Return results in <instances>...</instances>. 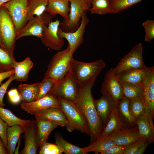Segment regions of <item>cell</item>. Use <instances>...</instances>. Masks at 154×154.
<instances>
[{
    "instance_id": "cell-1",
    "label": "cell",
    "mask_w": 154,
    "mask_h": 154,
    "mask_svg": "<svg viewBox=\"0 0 154 154\" xmlns=\"http://www.w3.org/2000/svg\"><path fill=\"white\" fill-rule=\"evenodd\" d=\"M95 80L80 85L74 103L86 121L90 130V143L99 137L104 127L95 108L92 88Z\"/></svg>"
},
{
    "instance_id": "cell-2",
    "label": "cell",
    "mask_w": 154,
    "mask_h": 154,
    "mask_svg": "<svg viewBox=\"0 0 154 154\" xmlns=\"http://www.w3.org/2000/svg\"><path fill=\"white\" fill-rule=\"evenodd\" d=\"M73 54L68 44L66 48L55 54L44 74V77L52 78L57 82L61 80L70 70Z\"/></svg>"
},
{
    "instance_id": "cell-3",
    "label": "cell",
    "mask_w": 154,
    "mask_h": 154,
    "mask_svg": "<svg viewBox=\"0 0 154 154\" xmlns=\"http://www.w3.org/2000/svg\"><path fill=\"white\" fill-rule=\"evenodd\" d=\"M106 66L102 60L91 62L77 60L73 58L71 62L70 71L80 85L96 78Z\"/></svg>"
},
{
    "instance_id": "cell-4",
    "label": "cell",
    "mask_w": 154,
    "mask_h": 154,
    "mask_svg": "<svg viewBox=\"0 0 154 154\" xmlns=\"http://www.w3.org/2000/svg\"><path fill=\"white\" fill-rule=\"evenodd\" d=\"M60 108L64 114L68 123L67 130L71 132L77 130L90 135V130L88 125L76 104L67 100L57 98Z\"/></svg>"
},
{
    "instance_id": "cell-5",
    "label": "cell",
    "mask_w": 154,
    "mask_h": 154,
    "mask_svg": "<svg viewBox=\"0 0 154 154\" xmlns=\"http://www.w3.org/2000/svg\"><path fill=\"white\" fill-rule=\"evenodd\" d=\"M70 3L67 18L60 22V27L63 31L73 32L79 27L82 17L91 7L88 0H68Z\"/></svg>"
},
{
    "instance_id": "cell-6",
    "label": "cell",
    "mask_w": 154,
    "mask_h": 154,
    "mask_svg": "<svg viewBox=\"0 0 154 154\" xmlns=\"http://www.w3.org/2000/svg\"><path fill=\"white\" fill-rule=\"evenodd\" d=\"M17 33L14 25L7 9L0 6V38L2 47L13 56Z\"/></svg>"
},
{
    "instance_id": "cell-7",
    "label": "cell",
    "mask_w": 154,
    "mask_h": 154,
    "mask_svg": "<svg viewBox=\"0 0 154 154\" xmlns=\"http://www.w3.org/2000/svg\"><path fill=\"white\" fill-rule=\"evenodd\" d=\"M80 85L70 71L58 82L48 95L75 103Z\"/></svg>"
},
{
    "instance_id": "cell-8",
    "label": "cell",
    "mask_w": 154,
    "mask_h": 154,
    "mask_svg": "<svg viewBox=\"0 0 154 154\" xmlns=\"http://www.w3.org/2000/svg\"><path fill=\"white\" fill-rule=\"evenodd\" d=\"M28 0H10L2 5L7 9L15 26L17 34L28 21Z\"/></svg>"
},
{
    "instance_id": "cell-9",
    "label": "cell",
    "mask_w": 154,
    "mask_h": 154,
    "mask_svg": "<svg viewBox=\"0 0 154 154\" xmlns=\"http://www.w3.org/2000/svg\"><path fill=\"white\" fill-rule=\"evenodd\" d=\"M143 47L140 43L134 46L113 68L114 75L129 70L147 68L143 59Z\"/></svg>"
},
{
    "instance_id": "cell-10",
    "label": "cell",
    "mask_w": 154,
    "mask_h": 154,
    "mask_svg": "<svg viewBox=\"0 0 154 154\" xmlns=\"http://www.w3.org/2000/svg\"><path fill=\"white\" fill-rule=\"evenodd\" d=\"M54 17L49 14L44 13L35 16L29 20L23 29L17 35L16 40L24 37L34 36L40 38L44 27L48 26Z\"/></svg>"
},
{
    "instance_id": "cell-11",
    "label": "cell",
    "mask_w": 154,
    "mask_h": 154,
    "mask_svg": "<svg viewBox=\"0 0 154 154\" xmlns=\"http://www.w3.org/2000/svg\"><path fill=\"white\" fill-rule=\"evenodd\" d=\"M86 13L83 14L80 25L75 31L71 32H64L61 29L60 26L58 29V36L67 40L70 50L73 54L84 41V36L86 28L89 21Z\"/></svg>"
},
{
    "instance_id": "cell-12",
    "label": "cell",
    "mask_w": 154,
    "mask_h": 154,
    "mask_svg": "<svg viewBox=\"0 0 154 154\" xmlns=\"http://www.w3.org/2000/svg\"><path fill=\"white\" fill-rule=\"evenodd\" d=\"M60 23L57 19L45 26L40 38L42 43L45 46L56 51L61 50L64 43V39L59 37L58 34Z\"/></svg>"
},
{
    "instance_id": "cell-13",
    "label": "cell",
    "mask_w": 154,
    "mask_h": 154,
    "mask_svg": "<svg viewBox=\"0 0 154 154\" xmlns=\"http://www.w3.org/2000/svg\"><path fill=\"white\" fill-rule=\"evenodd\" d=\"M101 92L102 95L110 97L116 104L123 97L121 86L115 76L113 68L108 70L105 74Z\"/></svg>"
},
{
    "instance_id": "cell-14",
    "label": "cell",
    "mask_w": 154,
    "mask_h": 154,
    "mask_svg": "<svg viewBox=\"0 0 154 154\" xmlns=\"http://www.w3.org/2000/svg\"><path fill=\"white\" fill-rule=\"evenodd\" d=\"M21 107L22 109L28 113L35 115L46 109L52 108H60V106L57 97L47 95L32 102H23L21 104Z\"/></svg>"
},
{
    "instance_id": "cell-15",
    "label": "cell",
    "mask_w": 154,
    "mask_h": 154,
    "mask_svg": "<svg viewBox=\"0 0 154 154\" xmlns=\"http://www.w3.org/2000/svg\"><path fill=\"white\" fill-rule=\"evenodd\" d=\"M107 137L117 145L127 146L141 139L138 127L123 128L110 134Z\"/></svg>"
},
{
    "instance_id": "cell-16",
    "label": "cell",
    "mask_w": 154,
    "mask_h": 154,
    "mask_svg": "<svg viewBox=\"0 0 154 154\" xmlns=\"http://www.w3.org/2000/svg\"><path fill=\"white\" fill-rule=\"evenodd\" d=\"M143 100L145 113L153 120L154 116V67L143 85Z\"/></svg>"
},
{
    "instance_id": "cell-17",
    "label": "cell",
    "mask_w": 154,
    "mask_h": 154,
    "mask_svg": "<svg viewBox=\"0 0 154 154\" xmlns=\"http://www.w3.org/2000/svg\"><path fill=\"white\" fill-rule=\"evenodd\" d=\"M153 67L154 66L144 69L130 70L114 75L119 81L143 86Z\"/></svg>"
},
{
    "instance_id": "cell-18",
    "label": "cell",
    "mask_w": 154,
    "mask_h": 154,
    "mask_svg": "<svg viewBox=\"0 0 154 154\" xmlns=\"http://www.w3.org/2000/svg\"><path fill=\"white\" fill-rule=\"evenodd\" d=\"M37 129L36 120L32 119L24 129L25 147L21 151L20 154H37L38 147L37 140Z\"/></svg>"
},
{
    "instance_id": "cell-19",
    "label": "cell",
    "mask_w": 154,
    "mask_h": 154,
    "mask_svg": "<svg viewBox=\"0 0 154 154\" xmlns=\"http://www.w3.org/2000/svg\"><path fill=\"white\" fill-rule=\"evenodd\" d=\"M126 128L129 127L119 115L117 105L114 102L108 121L98 138L107 137L119 129Z\"/></svg>"
},
{
    "instance_id": "cell-20",
    "label": "cell",
    "mask_w": 154,
    "mask_h": 154,
    "mask_svg": "<svg viewBox=\"0 0 154 154\" xmlns=\"http://www.w3.org/2000/svg\"><path fill=\"white\" fill-rule=\"evenodd\" d=\"M114 102L110 97L106 95H102L98 99L94 100L95 108L104 128L108 121Z\"/></svg>"
},
{
    "instance_id": "cell-21",
    "label": "cell",
    "mask_w": 154,
    "mask_h": 154,
    "mask_svg": "<svg viewBox=\"0 0 154 154\" xmlns=\"http://www.w3.org/2000/svg\"><path fill=\"white\" fill-rule=\"evenodd\" d=\"M140 136L150 143L154 141V126L153 121L145 113L135 121Z\"/></svg>"
},
{
    "instance_id": "cell-22",
    "label": "cell",
    "mask_w": 154,
    "mask_h": 154,
    "mask_svg": "<svg viewBox=\"0 0 154 154\" xmlns=\"http://www.w3.org/2000/svg\"><path fill=\"white\" fill-rule=\"evenodd\" d=\"M35 116L36 119L48 120L62 127H66L68 123L66 118L60 108H49Z\"/></svg>"
},
{
    "instance_id": "cell-23",
    "label": "cell",
    "mask_w": 154,
    "mask_h": 154,
    "mask_svg": "<svg viewBox=\"0 0 154 154\" xmlns=\"http://www.w3.org/2000/svg\"><path fill=\"white\" fill-rule=\"evenodd\" d=\"M37 127V140L38 147H40L47 142L51 131L58 125L49 120L43 119H36Z\"/></svg>"
},
{
    "instance_id": "cell-24",
    "label": "cell",
    "mask_w": 154,
    "mask_h": 154,
    "mask_svg": "<svg viewBox=\"0 0 154 154\" xmlns=\"http://www.w3.org/2000/svg\"><path fill=\"white\" fill-rule=\"evenodd\" d=\"M69 3L68 0H48L45 12L54 17L58 14L66 19L70 11Z\"/></svg>"
},
{
    "instance_id": "cell-25",
    "label": "cell",
    "mask_w": 154,
    "mask_h": 154,
    "mask_svg": "<svg viewBox=\"0 0 154 154\" xmlns=\"http://www.w3.org/2000/svg\"><path fill=\"white\" fill-rule=\"evenodd\" d=\"M33 65V61L29 57L21 62L15 61L13 65L15 80L19 81H26Z\"/></svg>"
},
{
    "instance_id": "cell-26",
    "label": "cell",
    "mask_w": 154,
    "mask_h": 154,
    "mask_svg": "<svg viewBox=\"0 0 154 154\" xmlns=\"http://www.w3.org/2000/svg\"><path fill=\"white\" fill-rule=\"evenodd\" d=\"M24 130L21 125L17 124L8 126L7 131V148L8 153L13 154L15 151L16 144L20 139Z\"/></svg>"
},
{
    "instance_id": "cell-27",
    "label": "cell",
    "mask_w": 154,
    "mask_h": 154,
    "mask_svg": "<svg viewBox=\"0 0 154 154\" xmlns=\"http://www.w3.org/2000/svg\"><path fill=\"white\" fill-rule=\"evenodd\" d=\"M40 82L28 84H21L18 89L21 99L24 102H29L37 99Z\"/></svg>"
},
{
    "instance_id": "cell-28",
    "label": "cell",
    "mask_w": 154,
    "mask_h": 154,
    "mask_svg": "<svg viewBox=\"0 0 154 154\" xmlns=\"http://www.w3.org/2000/svg\"><path fill=\"white\" fill-rule=\"evenodd\" d=\"M129 100L123 97L118 102L116 105L120 116L127 125L129 128L136 125L135 119L131 114L129 109Z\"/></svg>"
},
{
    "instance_id": "cell-29",
    "label": "cell",
    "mask_w": 154,
    "mask_h": 154,
    "mask_svg": "<svg viewBox=\"0 0 154 154\" xmlns=\"http://www.w3.org/2000/svg\"><path fill=\"white\" fill-rule=\"evenodd\" d=\"M118 81L122 87L123 97L129 100L143 98V86Z\"/></svg>"
},
{
    "instance_id": "cell-30",
    "label": "cell",
    "mask_w": 154,
    "mask_h": 154,
    "mask_svg": "<svg viewBox=\"0 0 154 154\" xmlns=\"http://www.w3.org/2000/svg\"><path fill=\"white\" fill-rule=\"evenodd\" d=\"M115 144L113 141L107 137H100L83 148L86 154L90 152L98 153H100Z\"/></svg>"
},
{
    "instance_id": "cell-31",
    "label": "cell",
    "mask_w": 154,
    "mask_h": 154,
    "mask_svg": "<svg viewBox=\"0 0 154 154\" xmlns=\"http://www.w3.org/2000/svg\"><path fill=\"white\" fill-rule=\"evenodd\" d=\"M48 0H28V21L35 16H40L45 12Z\"/></svg>"
},
{
    "instance_id": "cell-32",
    "label": "cell",
    "mask_w": 154,
    "mask_h": 154,
    "mask_svg": "<svg viewBox=\"0 0 154 154\" xmlns=\"http://www.w3.org/2000/svg\"><path fill=\"white\" fill-rule=\"evenodd\" d=\"M55 144L63 150L66 154H86L83 148L74 145L64 139L61 134L56 133L55 134Z\"/></svg>"
},
{
    "instance_id": "cell-33",
    "label": "cell",
    "mask_w": 154,
    "mask_h": 154,
    "mask_svg": "<svg viewBox=\"0 0 154 154\" xmlns=\"http://www.w3.org/2000/svg\"><path fill=\"white\" fill-rule=\"evenodd\" d=\"M0 117L7 123L8 126H11L18 124L22 126L23 129L31 121L19 118L9 110L0 107Z\"/></svg>"
},
{
    "instance_id": "cell-34",
    "label": "cell",
    "mask_w": 154,
    "mask_h": 154,
    "mask_svg": "<svg viewBox=\"0 0 154 154\" xmlns=\"http://www.w3.org/2000/svg\"><path fill=\"white\" fill-rule=\"evenodd\" d=\"M92 7L89 9L92 14L103 15L114 13L112 9L110 0H92Z\"/></svg>"
},
{
    "instance_id": "cell-35",
    "label": "cell",
    "mask_w": 154,
    "mask_h": 154,
    "mask_svg": "<svg viewBox=\"0 0 154 154\" xmlns=\"http://www.w3.org/2000/svg\"><path fill=\"white\" fill-rule=\"evenodd\" d=\"M15 61L14 56L7 50L0 46V71L1 72L11 70L13 69Z\"/></svg>"
},
{
    "instance_id": "cell-36",
    "label": "cell",
    "mask_w": 154,
    "mask_h": 154,
    "mask_svg": "<svg viewBox=\"0 0 154 154\" xmlns=\"http://www.w3.org/2000/svg\"><path fill=\"white\" fill-rule=\"evenodd\" d=\"M129 109L131 114L136 119L142 116L145 113L143 99L129 100Z\"/></svg>"
},
{
    "instance_id": "cell-37",
    "label": "cell",
    "mask_w": 154,
    "mask_h": 154,
    "mask_svg": "<svg viewBox=\"0 0 154 154\" xmlns=\"http://www.w3.org/2000/svg\"><path fill=\"white\" fill-rule=\"evenodd\" d=\"M143 0H110L111 6L114 13L128 9Z\"/></svg>"
},
{
    "instance_id": "cell-38",
    "label": "cell",
    "mask_w": 154,
    "mask_h": 154,
    "mask_svg": "<svg viewBox=\"0 0 154 154\" xmlns=\"http://www.w3.org/2000/svg\"><path fill=\"white\" fill-rule=\"evenodd\" d=\"M57 82L55 80L52 78H44L40 82L37 100L48 95Z\"/></svg>"
},
{
    "instance_id": "cell-39",
    "label": "cell",
    "mask_w": 154,
    "mask_h": 154,
    "mask_svg": "<svg viewBox=\"0 0 154 154\" xmlns=\"http://www.w3.org/2000/svg\"><path fill=\"white\" fill-rule=\"evenodd\" d=\"M40 147V154H62L63 153V150L60 146L47 142Z\"/></svg>"
},
{
    "instance_id": "cell-40",
    "label": "cell",
    "mask_w": 154,
    "mask_h": 154,
    "mask_svg": "<svg viewBox=\"0 0 154 154\" xmlns=\"http://www.w3.org/2000/svg\"><path fill=\"white\" fill-rule=\"evenodd\" d=\"M142 26L145 32V40L150 42L154 38V21L147 20L143 23Z\"/></svg>"
},
{
    "instance_id": "cell-41",
    "label": "cell",
    "mask_w": 154,
    "mask_h": 154,
    "mask_svg": "<svg viewBox=\"0 0 154 154\" xmlns=\"http://www.w3.org/2000/svg\"><path fill=\"white\" fill-rule=\"evenodd\" d=\"M147 141L142 139H139L135 142L126 147L124 154H135L139 148Z\"/></svg>"
},
{
    "instance_id": "cell-42",
    "label": "cell",
    "mask_w": 154,
    "mask_h": 154,
    "mask_svg": "<svg viewBox=\"0 0 154 154\" xmlns=\"http://www.w3.org/2000/svg\"><path fill=\"white\" fill-rule=\"evenodd\" d=\"M15 80L14 74L11 76L8 80L0 86V107L3 108L5 106L3 102V99L9 86L11 82Z\"/></svg>"
},
{
    "instance_id": "cell-43",
    "label": "cell",
    "mask_w": 154,
    "mask_h": 154,
    "mask_svg": "<svg viewBox=\"0 0 154 154\" xmlns=\"http://www.w3.org/2000/svg\"><path fill=\"white\" fill-rule=\"evenodd\" d=\"M126 147L115 144L102 152L101 154H124Z\"/></svg>"
},
{
    "instance_id": "cell-44",
    "label": "cell",
    "mask_w": 154,
    "mask_h": 154,
    "mask_svg": "<svg viewBox=\"0 0 154 154\" xmlns=\"http://www.w3.org/2000/svg\"><path fill=\"white\" fill-rule=\"evenodd\" d=\"M8 125L0 117V137L6 147L7 145V131Z\"/></svg>"
},
{
    "instance_id": "cell-45",
    "label": "cell",
    "mask_w": 154,
    "mask_h": 154,
    "mask_svg": "<svg viewBox=\"0 0 154 154\" xmlns=\"http://www.w3.org/2000/svg\"><path fill=\"white\" fill-rule=\"evenodd\" d=\"M8 95L10 102L13 104H17L19 103L21 98L17 89H13L9 90Z\"/></svg>"
},
{
    "instance_id": "cell-46",
    "label": "cell",
    "mask_w": 154,
    "mask_h": 154,
    "mask_svg": "<svg viewBox=\"0 0 154 154\" xmlns=\"http://www.w3.org/2000/svg\"><path fill=\"white\" fill-rule=\"evenodd\" d=\"M14 74V69L9 71L0 72V85L1 84V82L3 80L7 78L10 77Z\"/></svg>"
},
{
    "instance_id": "cell-47",
    "label": "cell",
    "mask_w": 154,
    "mask_h": 154,
    "mask_svg": "<svg viewBox=\"0 0 154 154\" xmlns=\"http://www.w3.org/2000/svg\"><path fill=\"white\" fill-rule=\"evenodd\" d=\"M149 144H150V143L149 142L146 141L139 148L138 151L135 154H142L144 153Z\"/></svg>"
},
{
    "instance_id": "cell-48",
    "label": "cell",
    "mask_w": 154,
    "mask_h": 154,
    "mask_svg": "<svg viewBox=\"0 0 154 154\" xmlns=\"http://www.w3.org/2000/svg\"><path fill=\"white\" fill-rule=\"evenodd\" d=\"M9 154L6 147L4 145L0 137V154Z\"/></svg>"
},
{
    "instance_id": "cell-49",
    "label": "cell",
    "mask_w": 154,
    "mask_h": 154,
    "mask_svg": "<svg viewBox=\"0 0 154 154\" xmlns=\"http://www.w3.org/2000/svg\"><path fill=\"white\" fill-rule=\"evenodd\" d=\"M20 139H19V140L18 141V146L17 148L15 149V150L14 152L15 154H19V148L20 146Z\"/></svg>"
},
{
    "instance_id": "cell-50",
    "label": "cell",
    "mask_w": 154,
    "mask_h": 154,
    "mask_svg": "<svg viewBox=\"0 0 154 154\" xmlns=\"http://www.w3.org/2000/svg\"><path fill=\"white\" fill-rule=\"evenodd\" d=\"M10 0H0V6L4 3L8 2Z\"/></svg>"
},
{
    "instance_id": "cell-51",
    "label": "cell",
    "mask_w": 154,
    "mask_h": 154,
    "mask_svg": "<svg viewBox=\"0 0 154 154\" xmlns=\"http://www.w3.org/2000/svg\"><path fill=\"white\" fill-rule=\"evenodd\" d=\"M0 46L2 47V44L1 43L0 38Z\"/></svg>"
},
{
    "instance_id": "cell-52",
    "label": "cell",
    "mask_w": 154,
    "mask_h": 154,
    "mask_svg": "<svg viewBox=\"0 0 154 154\" xmlns=\"http://www.w3.org/2000/svg\"><path fill=\"white\" fill-rule=\"evenodd\" d=\"M88 1L90 2L91 3V2L92 0H88Z\"/></svg>"
},
{
    "instance_id": "cell-53",
    "label": "cell",
    "mask_w": 154,
    "mask_h": 154,
    "mask_svg": "<svg viewBox=\"0 0 154 154\" xmlns=\"http://www.w3.org/2000/svg\"><path fill=\"white\" fill-rule=\"evenodd\" d=\"M1 72V71H0V72Z\"/></svg>"
}]
</instances>
